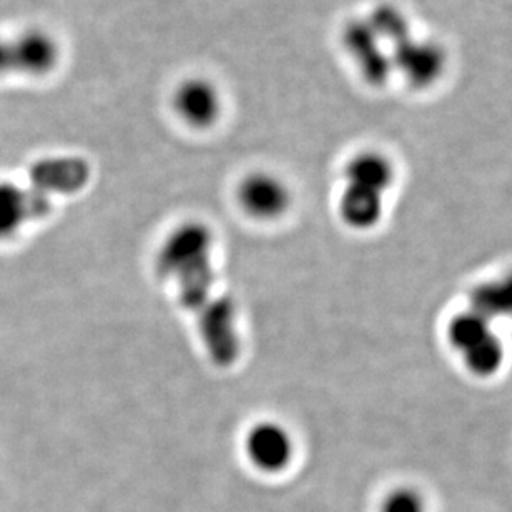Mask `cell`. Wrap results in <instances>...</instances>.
<instances>
[{"label": "cell", "mask_w": 512, "mask_h": 512, "mask_svg": "<svg viewBox=\"0 0 512 512\" xmlns=\"http://www.w3.org/2000/svg\"><path fill=\"white\" fill-rule=\"evenodd\" d=\"M40 183L45 187H52L54 190H77L82 187L89 178V167L87 163L79 158H60L50 160L37 168Z\"/></svg>", "instance_id": "12"}, {"label": "cell", "mask_w": 512, "mask_h": 512, "mask_svg": "<svg viewBox=\"0 0 512 512\" xmlns=\"http://www.w3.org/2000/svg\"><path fill=\"white\" fill-rule=\"evenodd\" d=\"M47 200L40 193H30L10 182H0V240L19 233L29 218L40 215L47 208Z\"/></svg>", "instance_id": "11"}, {"label": "cell", "mask_w": 512, "mask_h": 512, "mask_svg": "<svg viewBox=\"0 0 512 512\" xmlns=\"http://www.w3.org/2000/svg\"><path fill=\"white\" fill-rule=\"evenodd\" d=\"M396 178V163L388 153L375 148L355 153L343 168V188L338 198L341 222L356 232L378 227Z\"/></svg>", "instance_id": "1"}, {"label": "cell", "mask_w": 512, "mask_h": 512, "mask_svg": "<svg viewBox=\"0 0 512 512\" xmlns=\"http://www.w3.org/2000/svg\"><path fill=\"white\" fill-rule=\"evenodd\" d=\"M12 74L42 77L57 67L60 47L54 35L42 29H29L9 39Z\"/></svg>", "instance_id": "9"}, {"label": "cell", "mask_w": 512, "mask_h": 512, "mask_svg": "<svg viewBox=\"0 0 512 512\" xmlns=\"http://www.w3.org/2000/svg\"><path fill=\"white\" fill-rule=\"evenodd\" d=\"M245 453L261 473H283L295 456V439L283 424L260 421L248 429Z\"/></svg>", "instance_id": "7"}, {"label": "cell", "mask_w": 512, "mask_h": 512, "mask_svg": "<svg viewBox=\"0 0 512 512\" xmlns=\"http://www.w3.org/2000/svg\"><path fill=\"white\" fill-rule=\"evenodd\" d=\"M468 310L498 325L512 320V270L491 276L473 286L468 295Z\"/></svg>", "instance_id": "10"}, {"label": "cell", "mask_w": 512, "mask_h": 512, "mask_svg": "<svg viewBox=\"0 0 512 512\" xmlns=\"http://www.w3.org/2000/svg\"><path fill=\"white\" fill-rule=\"evenodd\" d=\"M446 341L464 368L481 380L494 378L508 360V348L498 325L468 308L451 316L446 325Z\"/></svg>", "instance_id": "3"}, {"label": "cell", "mask_w": 512, "mask_h": 512, "mask_svg": "<svg viewBox=\"0 0 512 512\" xmlns=\"http://www.w3.org/2000/svg\"><path fill=\"white\" fill-rule=\"evenodd\" d=\"M378 512H428V503L419 489L398 486L384 494Z\"/></svg>", "instance_id": "13"}, {"label": "cell", "mask_w": 512, "mask_h": 512, "mask_svg": "<svg viewBox=\"0 0 512 512\" xmlns=\"http://www.w3.org/2000/svg\"><path fill=\"white\" fill-rule=\"evenodd\" d=\"M173 109L193 128H210L222 115V95L217 85L203 77H190L173 94Z\"/></svg>", "instance_id": "8"}, {"label": "cell", "mask_w": 512, "mask_h": 512, "mask_svg": "<svg viewBox=\"0 0 512 512\" xmlns=\"http://www.w3.org/2000/svg\"><path fill=\"white\" fill-rule=\"evenodd\" d=\"M213 233L203 223H183L175 228L158 252V271L177 278L180 295L192 310L207 303L212 286Z\"/></svg>", "instance_id": "2"}, {"label": "cell", "mask_w": 512, "mask_h": 512, "mask_svg": "<svg viewBox=\"0 0 512 512\" xmlns=\"http://www.w3.org/2000/svg\"><path fill=\"white\" fill-rule=\"evenodd\" d=\"M340 39L348 59L366 84L380 89L394 80L388 45L366 15L346 20Z\"/></svg>", "instance_id": "5"}, {"label": "cell", "mask_w": 512, "mask_h": 512, "mask_svg": "<svg viewBox=\"0 0 512 512\" xmlns=\"http://www.w3.org/2000/svg\"><path fill=\"white\" fill-rule=\"evenodd\" d=\"M394 79L416 92L431 90L443 82L451 67V52L443 40L419 32L418 27L396 40L391 49Z\"/></svg>", "instance_id": "4"}, {"label": "cell", "mask_w": 512, "mask_h": 512, "mask_svg": "<svg viewBox=\"0 0 512 512\" xmlns=\"http://www.w3.org/2000/svg\"><path fill=\"white\" fill-rule=\"evenodd\" d=\"M238 203L253 220L275 222L291 207V190L283 178L270 172H253L237 190Z\"/></svg>", "instance_id": "6"}, {"label": "cell", "mask_w": 512, "mask_h": 512, "mask_svg": "<svg viewBox=\"0 0 512 512\" xmlns=\"http://www.w3.org/2000/svg\"><path fill=\"white\" fill-rule=\"evenodd\" d=\"M9 74H12L9 39H2L0 37V77Z\"/></svg>", "instance_id": "14"}]
</instances>
